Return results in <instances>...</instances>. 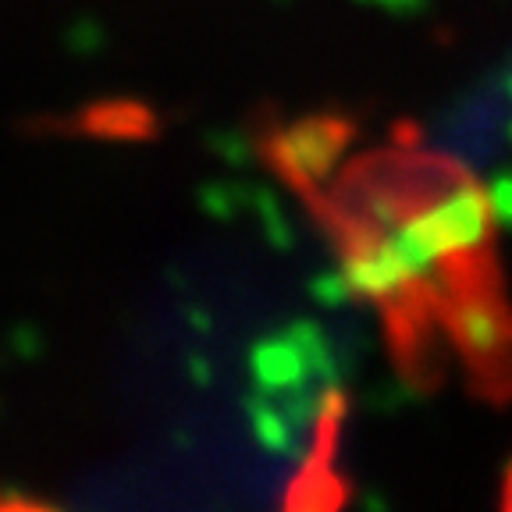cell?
Instances as JSON below:
<instances>
[{"mask_svg": "<svg viewBox=\"0 0 512 512\" xmlns=\"http://www.w3.org/2000/svg\"><path fill=\"white\" fill-rule=\"evenodd\" d=\"M502 505H505V509H512V463H509L505 480H502Z\"/></svg>", "mask_w": 512, "mask_h": 512, "instance_id": "2", "label": "cell"}, {"mask_svg": "<svg viewBox=\"0 0 512 512\" xmlns=\"http://www.w3.org/2000/svg\"><path fill=\"white\" fill-rule=\"evenodd\" d=\"M338 114L267 132V164L313 210L342 274L374 306L395 367L427 392L459 370L477 399H512V299L495 207L477 175L409 128L352 150Z\"/></svg>", "mask_w": 512, "mask_h": 512, "instance_id": "1", "label": "cell"}]
</instances>
